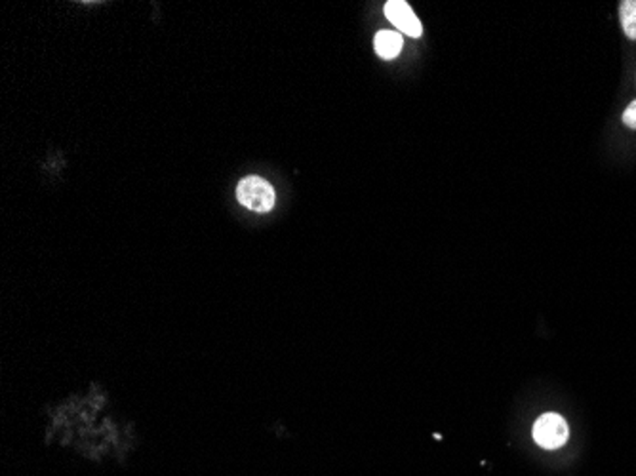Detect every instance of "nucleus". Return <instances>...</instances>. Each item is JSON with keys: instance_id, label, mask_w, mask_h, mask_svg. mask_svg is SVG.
Masks as SVG:
<instances>
[{"instance_id": "f257e3e1", "label": "nucleus", "mask_w": 636, "mask_h": 476, "mask_svg": "<svg viewBox=\"0 0 636 476\" xmlns=\"http://www.w3.org/2000/svg\"><path fill=\"white\" fill-rule=\"evenodd\" d=\"M236 198L239 203L256 214H267L275 206V189L271 187V183L260 176H248L244 177L239 187H236Z\"/></svg>"}, {"instance_id": "f03ea898", "label": "nucleus", "mask_w": 636, "mask_h": 476, "mask_svg": "<svg viewBox=\"0 0 636 476\" xmlns=\"http://www.w3.org/2000/svg\"><path fill=\"white\" fill-rule=\"evenodd\" d=\"M534 441L545 450H556L568 441V425L558 414H545L534 425Z\"/></svg>"}, {"instance_id": "7ed1b4c3", "label": "nucleus", "mask_w": 636, "mask_h": 476, "mask_svg": "<svg viewBox=\"0 0 636 476\" xmlns=\"http://www.w3.org/2000/svg\"><path fill=\"white\" fill-rule=\"evenodd\" d=\"M385 15L398 31H403L404 34L412 36V39L422 36V33H423L422 22L417 20V15L413 14L412 6L408 3H404V0H389V3L385 5Z\"/></svg>"}, {"instance_id": "20e7f679", "label": "nucleus", "mask_w": 636, "mask_h": 476, "mask_svg": "<svg viewBox=\"0 0 636 476\" xmlns=\"http://www.w3.org/2000/svg\"><path fill=\"white\" fill-rule=\"evenodd\" d=\"M403 36L394 33V31H379L375 34V41H374V46H375V52H377V56L379 58H384V60H394L398 58V53H401L403 50Z\"/></svg>"}, {"instance_id": "39448f33", "label": "nucleus", "mask_w": 636, "mask_h": 476, "mask_svg": "<svg viewBox=\"0 0 636 476\" xmlns=\"http://www.w3.org/2000/svg\"><path fill=\"white\" fill-rule=\"evenodd\" d=\"M620 17L625 34L631 41H636V0H623L620 5Z\"/></svg>"}, {"instance_id": "423d86ee", "label": "nucleus", "mask_w": 636, "mask_h": 476, "mask_svg": "<svg viewBox=\"0 0 636 476\" xmlns=\"http://www.w3.org/2000/svg\"><path fill=\"white\" fill-rule=\"evenodd\" d=\"M623 122H625L629 128H632V130H636V100L625 109Z\"/></svg>"}]
</instances>
